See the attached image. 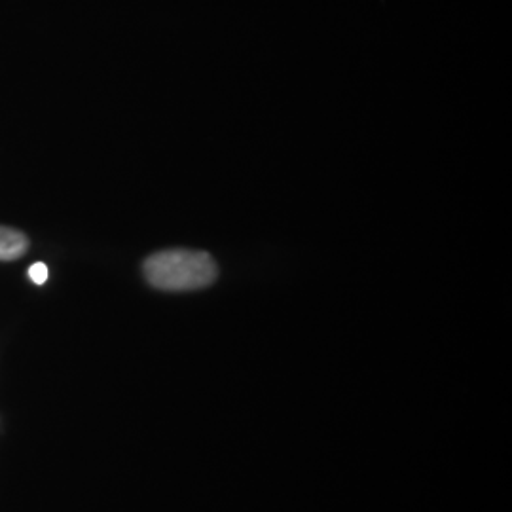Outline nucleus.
I'll return each mask as SVG.
<instances>
[{
  "label": "nucleus",
  "mask_w": 512,
  "mask_h": 512,
  "mask_svg": "<svg viewBox=\"0 0 512 512\" xmlns=\"http://www.w3.org/2000/svg\"><path fill=\"white\" fill-rule=\"evenodd\" d=\"M148 285L167 293L200 291L219 277L217 262L205 251L167 249L148 256L143 264Z\"/></svg>",
  "instance_id": "1"
},
{
  "label": "nucleus",
  "mask_w": 512,
  "mask_h": 512,
  "mask_svg": "<svg viewBox=\"0 0 512 512\" xmlns=\"http://www.w3.org/2000/svg\"><path fill=\"white\" fill-rule=\"evenodd\" d=\"M29 249V239L16 228L0 226V260H16Z\"/></svg>",
  "instance_id": "2"
},
{
  "label": "nucleus",
  "mask_w": 512,
  "mask_h": 512,
  "mask_svg": "<svg viewBox=\"0 0 512 512\" xmlns=\"http://www.w3.org/2000/svg\"><path fill=\"white\" fill-rule=\"evenodd\" d=\"M29 275H31V279H33L37 285H44L46 279H48V266L42 264V262H37V264L31 266Z\"/></svg>",
  "instance_id": "3"
}]
</instances>
